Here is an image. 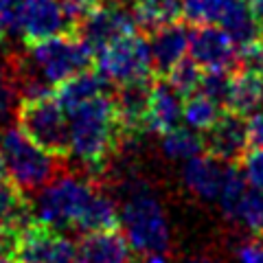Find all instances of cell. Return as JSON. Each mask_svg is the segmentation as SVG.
<instances>
[{
	"instance_id": "obj_20",
	"label": "cell",
	"mask_w": 263,
	"mask_h": 263,
	"mask_svg": "<svg viewBox=\"0 0 263 263\" xmlns=\"http://www.w3.org/2000/svg\"><path fill=\"white\" fill-rule=\"evenodd\" d=\"M119 226H121V215H119L117 202L99 184L92 197H90L88 206L81 213L75 230L84 235V233H97V230H110V228H119Z\"/></svg>"
},
{
	"instance_id": "obj_2",
	"label": "cell",
	"mask_w": 263,
	"mask_h": 263,
	"mask_svg": "<svg viewBox=\"0 0 263 263\" xmlns=\"http://www.w3.org/2000/svg\"><path fill=\"white\" fill-rule=\"evenodd\" d=\"M121 230L136 254L164 252L169 248L171 233L162 204L143 180H132L123 193Z\"/></svg>"
},
{
	"instance_id": "obj_28",
	"label": "cell",
	"mask_w": 263,
	"mask_h": 263,
	"mask_svg": "<svg viewBox=\"0 0 263 263\" xmlns=\"http://www.w3.org/2000/svg\"><path fill=\"white\" fill-rule=\"evenodd\" d=\"M230 77H233V70H204L197 92L206 95L213 101L224 105L228 88H230Z\"/></svg>"
},
{
	"instance_id": "obj_25",
	"label": "cell",
	"mask_w": 263,
	"mask_h": 263,
	"mask_svg": "<svg viewBox=\"0 0 263 263\" xmlns=\"http://www.w3.org/2000/svg\"><path fill=\"white\" fill-rule=\"evenodd\" d=\"M224 112V105L213 101L211 97L202 92H193L184 99V108H182V121L186 127H191L195 132H206L213 123L219 119V114Z\"/></svg>"
},
{
	"instance_id": "obj_12",
	"label": "cell",
	"mask_w": 263,
	"mask_h": 263,
	"mask_svg": "<svg viewBox=\"0 0 263 263\" xmlns=\"http://www.w3.org/2000/svg\"><path fill=\"white\" fill-rule=\"evenodd\" d=\"M154 79L156 77L132 81V84L117 86V90H114L112 99H114V108H117L123 141H132V138L147 132L145 123H147V112H149Z\"/></svg>"
},
{
	"instance_id": "obj_18",
	"label": "cell",
	"mask_w": 263,
	"mask_h": 263,
	"mask_svg": "<svg viewBox=\"0 0 263 263\" xmlns=\"http://www.w3.org/2000/svg\"><path fill=\"white\" fill-rule=\"evenodd\" d=\"M221 174L224 167L217 158L211 154H197L191 160L184 162L182 169V180L186 189L200 200H217V191L221 184Z\"/></svg>"
},
{
	"instance_id": "obj_36",
	"label": "cell",
	"mask_w": 263,
	"mask_h": 263,
	"mask_svg": "<svg viewBox=\"0 0 263 263\" xmlns=\"http://www.w3.org/2000/svg\"><path fill=\"white\" fill-rule=\"evenodd\" d=\"M136 263H169V259L164 257V252H149V254H143V259Z\"/></svg>"
},
{
	"instance_id": "obj_10",
	"label": "cell",
	"mask_w": 263,
	"mask_h": 263,
	"mask_svg": "<svg viewBox=\"0 0 263 263\" xmlns=\"http://www.w3.org/2000/svg\"><path fill=\"white\" fill-rule=\"evenodd\" d=\"M189 57L204 70H233L237 66V44L219 24H197L189 35Z\"/></svg>"
},
{
	"instance_id": "obj_26",
	"label": "cell",
	"mask_w": 263,
	"mask_h": 263,
	"mask_svg": "<svg viewBox=\"0 0 263 263\" xmlns=\"http://www.w3.org/2000/svg\"><path fill=\"white\" fill-rule=\"evenodd\" d=\"M202 72H204V68L195 60H191V57H184V60H180L162 79H167L169 84L186 99L189 95L197 92L200 81H202Z\"/></svg>"
},
{
	"instance_id": "obj_8",
	"label": "cell",
	"mask_w": 263,
	"mask_h": 263,
	"mask_svg": "<svg viewBox=\"0 0 263 263\" xmlns=\"http://www.w3.org/2000/svg\"><path fill=\"white\" fill-rule=\"evenodd\" d=\"M77 243L44 221L33 219L22 228L20 248L15 254L18 263H75Z\"/></svg>"
},
{
	"instance_id": "obj_37",
	"label": "cell",
	"mask_w": 263,
	"mask_h": 263,
	"mask_svg": "<svg viewBox=\"0 0 263 263\" xmlns=\"http://www.w3.org/2000/svg\"><path fill=\"white\" fill-rule=\"evenodd\" d=\"M248 3H250V7H252V11L263 20V0H248Z\"/></svg>"
},
{
	"instance_id": "obj_33",
	"label": "cell",
	"mask_w": 263,
	"mask_h": 263,
	"mask_svg": "<svg viewBox=\"0 0 263 263\" xmlns=\"http://www.w3.org/2000/svg\"><path fill=\"white\" fill-rule=\"evenodd\" d=\"M248 125V145L250 147H263V110H254L246 117Z\"/></svg>"
},
{
	"instance_id": "obj_24",
	"label": "cell",
	"mask_w": 263,
	"mask_h": 263,
	"mask_svg": "<svg viewBox=\"0 0 263 263\" xmlns=\"http://www.w3.org/2000/svg\"><path fill=\"white\" fill-rule=\"evenodd\" d=\"M162 154L174 162H186L193 156L204 152L202 134L191 127H174L167 134H162Z\"/></svg>"
},
{
	"instance_id": "obj_11",
	"label": "cell",
	"mask_w": 263,
	"mask_h": 263,
	"mask_svg": "<svg viewBox=\"0 0 263 263\" xmlns=\"http://www.w3.org/2000/svg\"><path fill=\"white\" fill-rule=\"evenodd\" d=\"M202 143L204 152L217 158L219 162H239L241 156L250 149L246 117L224 110L206 132H202Z\"/></svg>"
},
{
	"instance_id": "obj_43",
	"label": "cell",
	"mask_w": 263,
	"mask_h": 263,
	"mask_svg": "<svg viewBox=\"0 0 263 263\" xmlns=\"http://www.w3.org/2000/svg\"><path fill=\"white\" fill-rule=\"evenodd\" d=\"M0 70H3V68H0Z\"/></svg>"
},
{
	"instance_id": "obj_31",
	"label": "cell",
	"mask_w": 263,
	"mask_h": 263,
	"mask_svg": "<svg viewBox=\"0 0 263 263\" xmlns=\"http://www.w3.org/2000/svg\"><path fill=\"white\" fill-rule=\"evenodd\" d=\"M22 0H0V40L18 31V15H20Z\"/></svg>"
},
{
	"instance_id": "obj_7",
	"label": "cell",
	"mask_w": 263,
	"mask_h": 263,
	"mask_svg": "<svg viewBox=\"0 0 263 263\" xmlns=\"http://www.w3.org/2000/svg\"><path fill=\"white\" fill-rule=\"evenodd\" d=\"M138 24L134 18L132 7H127L123 0H112V3L99 5L90 11L81 24L77 27V35L92 48L95 55L112 44L114 40H119L127 33L136 31Z\"/></svg>"
},
{
	"instance_id": "obj_29",
	"label": "cell",
	"mask_w": 263,
	"mask_h": 263,
	"mask_svg": "<svg viewBox=\"0 0 263 263\" xmlns=\"http://www.w3.org/2000/svg\"><path fill=\"white\" fill-rule=\"evenodd\" d=\"M237 221H241L250 233L263 235V191H254V189H250V193H248V197H246Z\"/></svg>"
},
{
	"instance_id": "obj_32",
	"label": "cell",
	"mask_w": 263,
	"mask_h": 263,
	"mask_svg": "<svg viewBox=\"0 0 263 263\" xmlns=\"http://www.w3.org/2000/svg\"><path fill=\"white\" fill-rule=\"evenodd\" d=\"M20 237L22 228H18L15 224H0V257L15 259L20 248Z\"/></svg>"
},
{
	"instance_id": "obj_35",
	"label": "cell",
	"mask_w": 263,
	"mask_h": 263,
	"mask_svg": "<svg viewBox=\"0 0 263 263\" xmlns=\"http://www.w3.org/2000/svg\"><path fill=\"white\" fill-rule=\"evenodd\" d=\"M11 99H13V92H11V88L5 84L3 79H0V114H3L7 110V105L11 103Z\"/></svg>"
},
{
	"instance_id": "obj_41",
	"label": "cell",
	"mask_w": 263,
	"mask_h": 263,
	"mask_svg": "<svg viewBox=\"0 0 263 263\" xmlns=\"http://www.w3.org/2000/svg\"><path fill=\"white\" fill-rule=\"evenodd\" d=\"M0 263H18L15 259H9V257H0Z\"/></svg>"
},
{
	"instance_id": "obj_14",
	"label": "cell",
	"mask_w": 263,
	"mask_h": 263,
	"mask_svg": "<svg viewBox=\"0 0 263 263\" xmlns=\"http://www.w3.org/2000/svg\"><path fill=\"white\" fill-rule=\"evenodd\" d=\"M189 35H191V29H189L186 22H182V20L162 24V27L152 31L149 51H152L156 77H164L180 60L186 57Z\"/></svg>"
},
{
	"instance_id": "obj_27",
	"label": "cell",
	"mask_w": 263,
	"mask_h": 263,
	"mask_svg": "<svg viewBox=\"0 0 263 263\" xmlns=\"http://www.w3.org/2000/svg\"><path fill=\"white\" fill-rule=\"evenodd\" d=\"M224 0H182V18L186 24H217Z\"/></svg>"
},
{
	"instance_id": "obj_13",
	"label": "cell",
	"mask_w": 263,
	"mask_h": 263,
	"mask_svg": "<svg viewBox=\"0 0 263 263\" xmlns=\"http://www.w3.org/2000/svg\"><path fill=\"white\" fill-rule=\"evenodd\" d=\"M75 263H136V259L123 230L110 228L81 235L75 248Z\"/></svg>"
},
{
	"instance_id": "obj_34",
	"label": "cell",
	"mask_w": 263,
	"mask_h": 263,
	"mask_svg": "<svg viewBox=\"0 0 263 263\" xmlns=\"http://www.w3.org/2000/svg\"><path fill=\"white\" fill-rule=\"evenodd\" d=\"M237 259H239V263H263V243L248 241V243L239 246Z\"/></svg>"
},
{
	"instance_id": "obj_9",
	"label": "cell",
	"mask_w": 263,
	"mask_h": 263,
	"mask_svg": "<svg viewBox=\"0 0 263 263\" xmlns=\"http://www.w3.org/2000/svg\"><path fill=\"white\" fill-rule=\"evenodd\" d=\"M18 33L24 46H31L62 33H75V29L64 13L60 0H22Z\"/></svg>"
},
{
	"instance_id": "obj_22",
	"label": "cell",
	"mask_w": 263,
	"mask_h": 263,
	"mask_svg": "<svg viewBox=\"0 0 263 263\" xmlns=\"http://www.w3.org/2000/svg\"><path fill=\"white\" fill-rule=\"evenodd\" d=\"M33 219V202L27 193L9 178H0V224H15L18 228H24Z\"/></svg>"
},
{
	"instance_id": "obj_16",
	"label": "cell",
	"mask_w": 263,
	"mask_h": 263,
	"mask_svg": "<svg viewBox=\"0 0 263 263\" xmlns=\"http://www.w3.org/2000/svg\"><path fill=\"white\" fill-rule=\"evenodd\" d=\"M217 24L237 46L263 40V20L252 11L248 0H224Z\"/></svg>"
},
{
	"instance_id": "obj_38",
	"label": "cell",
	"mask_w": 263,
	"mask_h": 263,
	"mask_svg": "<svg viewBox=\"0 0 263 263\" xmlns=\"http://www.w3.org/2000/svg\"><path fill=\"white\" fill-rule=\"evenodd\" d=\"M184 263H215L211 257H189L184 259Z\"/></svg>"
},
{
	"instance_id": "obj_21",
	"label": "cell",
	"mask_w": 263,
	"mask_h": 263,
	"mask_svg": "<svg viewBox=\"0 0 263 263\" xmlns=\"http://www.w3.org/2000/svg\"><path fill=\"white\" fill-rule=\"evenodd\" d=\"M248 193H250V186H248V182H246L239 164L237 162L226 164L224 174H221V184H219V191H217V200H215L219 204L221 213H224L228 219L237 221Z\"/></svg>"
},
{
	"instance_id": "obj_39",
	"label": "cell",
	"mask_w": 263,
	"mask_h": 263,
	"mask_svg": "<svg viewBox=\"0 0 263 263\" xmlns=\"http://www.w3.org/2000/svg\"><path fill=\"white\" fill-rule=\"evenodd\" d=\"M88 5H92V7H99V5H105V3H112V0H86Z\"/></svg>"
},
{
	"instance_id": "obj_40",
	"label": "cell",
	"mask_w": 263,
	"mask_h": 263,
	"mask_svg": "<svg viewBox=\"0 0 263 263\" xmlns=\"http://www.w3.org/2000/svg\"><path fill=\"white\" fill-rule=\"evenodd\" d=\"M0 178H7V169H5V162H3V156H0Z\"/></svg>"
},
{
	"instance_id": "obj_17",
	"label": "cell",
	"mask_w": 263,
	"mask_h": 263,
	"mask_svg": "<svg viewBox=\"0 0 263 263\" xmlns=\"http://www.w3.org/2000/svg\"><path fill=\"white\" fill-rule=\"evenodd\" d=\"M108 88H110V81L97 68H86V70L77 72V75L68 77L66 81H62V84L55 88L53 95L57 101H60L62 108L66 112H70L81 103L92 101V99L101 97V95H108Z\"/></svg>"
},
{
	"instance_id": "obj_42",
	"label": "cell",
	"mask_w": 263,
	"mask_h": 263,
	"mask_svg": "<svg viewBox=\"0 0 263 263\" xmlns=\"http://www.w3.org/2000/svg\"><path fill=\"white\" fill-rule=\"evenodd\" d=\"M123 3H134V0H123Z\"/></svg>"
},
{
	"instance_id": "obj_5",
	"label": "cell",
	"mask_w": 263,
	"mask_h": 263,
	"mask_svg": "<svg viewBox=\"0 0 263 263\" xmlns=\"http://www.w3.org/2000/svg\"><path fill=\"white\" fill-rule=\"evenodd\" d=\"M15 123H18V129L22 134H27L42 149L62 160H68L70 156L68 114L55 99V95L18 99Z\"/></svg>"
},
{
	"instance_id": "obj_4",
	"label": "cell",
	"mask_w": 263,
	"mask_h": 263,
	"mask_svg": "<svg viewBox=\"0 0 263 263\" xmlns=\"http://www.w3.org/2000/svg\"><path fill=\"white\" fill-rule=\"evenodd\" d=\"M97 186V176L64 169L60 176L37 191L40 195L33 204V215L37 221H44L60 230L75 228Z\"/></svg>"
},
{
	"instance_id": "obj_23",
	"label": "cell",
	"mask_w": 263,
	"mask_h": 263,
	"mask_svg": "<svg viewBox=\"0 0 263 263\" xmlns=\"http://www.w3.org/2000/svg\"><path fill=\"white\" fill-rule=\"evenodd\" d=\"M132 11L138 29L152 33L162 24L182 18V0H134Z\"/></svg>"
},
{
	"instance_id": "obj_3",
	"label": "cell",
	"mask_w": 263,
	"mask_h": 263,
	"mask_svg": "<svg viewBox=\"0 0 263 263\" xmlns=\"http://www.w3.org/2000/svg\"><path fill=\"white\" fill-rule=\"evenodd\" d=\"M0 156H3L7 169V178L13 184H18L24 193H35L44 189L66 169V160L42 149L18 127H9L3 132Z\"/></svg>"
},
{
	"instance_id": "obj_30",
	"label": "cell",
	"mask_w": 263,
	"mask_h": 263,
	"mask_svg": "<svg viewBox=\"0 0 263 263\" xmlns=\"http://www.w3.org/2000/svg\"><path fill=\"white\" fill-rule=\"evenodd\" d=\"M250 189L263 191V147H250L237 162Z\"/></svg>"
},
{
	"instance_id": "obj_6",
	"label": "cell",
	"mask_w": 263,
	"mask_h": 263,
	"mask_svg": "<svg viewBox=\"0 0 263 263\" xmlns=\"http://www.w3.org/2000/svg\"><path fill=\"white\" fill-rule=\"evenodd\" d=\"M95 68L114 86L156 77L149 40L138 31H132L127 35L114 40L112 44L97 53Z\"/></svg>"
},
{
	"instance_id": "obj_1",
	"label": "cell",
	"mask_w": 263,
	"mask_h": 263,
	"mask_svg": "<svg viewBox=\"0 0 263 263\" xmlns=\"http://www.w3.org/2000/svg\"><path fill=\"white\" fill-rule=\"evenodd\" d=\"M66 114L70 125V156L84 164L88 174H103L123 145L112 95H101Z\"/></svg>"
},
{
	"instance_id": "obj_15",
	"label": "cell",
	"mask_w": 263,
	"mask_h": 263,
	"mask_svg": "<svg viewBox=\"0 0 263 263\" xmlns=\"http://www.w3.org/2000/svg\"><path fill=\"white\" fill-rule=\"evenodd\" d=\"M182 108H184V97L167 79L156 77L152 88L149 112H147V123H145L147 132L162 136L174 127H178L180 121H182Z\"/></svg>"
},
{
	"instance_id": "obj_19",
	"label": "cell",
	"mask_w": 263,
	"mask_h": 263,
	"mask_svg": "<svg viewBox=\"0 0 263 263\" xmlns=\"http://www.w3.org/2000/svg\"><path fill=\"white\" fill-rule=\"evenodd\" d=\"M261 103H263V75L254 70L235 68L233 77H230V88L224 108L241 114V117H248V114L261 108Z\"/></svg>"
}]
</instances>
